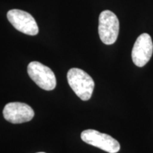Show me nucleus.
<instances>
[{
	"instance_id": "nucleus-4",
	"label": "nucleus",
	"mask_w": 153,
	"mask_h": 153,
	"mask_svg": "<svg viewBox=\"0 0 153 153\" xmlns=\"http://www.w3.org/2000/svg\"><path fill=\"white\" fill-rule=\"evenodd\" d=\"M81 138L87 144L97 147L108 153H116L120 150L119 143L107 134L100 133L96 130L88 129L82 131Z\"/></svg>"
},
{
	"instance_id": "nucleus-5",
	"label": "nucleus",
	"mask_w": 153,
	"mask_h": 153,
	"mask_svg": "<svg viewBox=\"0 0 153 153\" xmlns=\"http://www.w3.org/2000/svg\"><path fill=\"white\" fill-rule=\"evenodd\" d=\"M7 19L17 30L29 36H36L39 32L35 19L26 11L11 9L7 13Z\"/></svg>"
},
{
	"instance_id": "nucleus-7",
	"label": "nucleus",
	"mask_w": 153,
	"mask_h": 153,
	"mask_svg": "<svg viewBox=\"0 0 153 153\" xmlns=\"http://www.w3.org/2000/svg\"><path fill=\"white\" fill-rule=\"evenodd\" d=\"M33 108L21 102L8 103L3 109L4 117L11 123L18 124L30 121L34 117Z\"/></svg>"
},
{
	"instance_id": "nucleus-2",
	"label": "nucleus",
	"mask_w": 153,
	"mask_h": 153,
	"mask_svg": "<svg viewBox=\"0 0 153 153\" xmlns=\"http://www.w3.org/2000/svg\"><path fill=\"white\" fill-rule=\"evenodd\" d=\"M99 35L106 45H112L116 41L119 33V21L116 15L109 10H105L99 17Z\"/></svg>"
},
{
	"instance_id": "nucleus-1",
	"label": "nucleus",
	"mask_w": 153,
	"mask_h": 153,
	"mask_svg": "<svg viewBox=\"0 0 153 153\" xmlns=\"http://www.w3.org/2000/svg\"><path fill=\"white\" fill-rule=\"evenodd\" d=\"M69 85L76 95L83 101L91 99L94 89V81L87 72L79 68H72L68 72Z\"/></svg>"
},
{
	"instance_id": "nucleus-3",
	"label": "nucleus",
	"mask_w": 153,
	"mask_h": 153,
	"mask_svg": "<svg viewBox=\"0 0 153 153\" xmlns=\"http://www.w3.org/2000/svg\"><path fill=\"white\" fill-rule=\"evenodd\" d=\"M27 71L30 79L44 90L51 91L56 87V77L54 72L42 63L37 61L30 62Z\"/></svg>"
},
{
	"instance_id": "nucleus-6",
	"label": "nucleus",
	"mask_w": 153,
	"mask_h": 153,
	"mask_svg": "<svg viewBox=\"0 0 153 153\" xmlns=\"http://www.w3.org/2000/svg\"><path fill=\"white\" fill-rule=\"evenodd\" d=\"M153 53L152 38L148 33L138 36L132 50V60L135 65L140 68L145 66L150 61Z\"/></svg>"
},
{
	"instance_id": "nucleus-8",
	"label": "nucleus",
	"mask_w": 153,
	"mask_h": 153,
	"mask_svg": "<svg viewBox=\"0 0 153 153\" xmlns=\"http://www.w3.org/2000/svg\"><path fill=\"white\" fill-rule=\"evenodd\" d=\"M38 153H45V152H38Z\"/></svg>"
}]
</instances>
